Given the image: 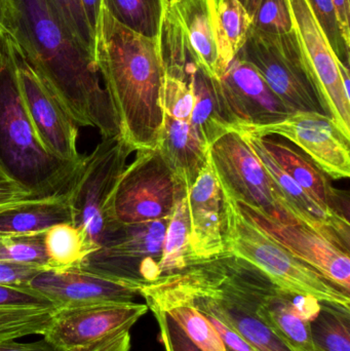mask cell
I'll return each mask as SVG.
<instances>
[{
	"label": "cell",
	"instance_id": "9",
	"mask_svg": "<svg viewBox=\"0 0 350 351\" xmlns=\"http://www.w3.org/2000/svg\"><path fill=\"white\" fill-rule=\"evenodd\" d=\"M146 304L109 302L57 308L43 334L57 351H131V330Z\"/></svg>",
	"mask_w": 350,
	"mask_h": 351
},
{
	"label": "cell",
	"instance_id": "3",
	"mask_svg": "<svg viewBox=\"0 0 350 351\" xmlns=\"http://www.w3.org/2000/svg\"><path fill=\"white\" fill-rule=\"evenodd\" d=\"M95 61L121 138L134 152L158 148L164 112V68L158 37L129 30L102 8L95 31Z\"/></svg>",
	"mask_w": 350,
	"mask_h": 351
},
{
	"label": "cell",
	"instance_id": "11",
	"mask_svg": "<svg viewBox=\"0 0 350 351\" xmlns=\"http://www.w3.org/2000/svg\"><path fill=\"white\" fill-rule=\"evenodd\" d=\"M168 219L119 225L77 268L139 289L154 282L160 276L158 264Z\"/></svg>",
	"mask_w": 350,
	"mask_h": 351
},
{
	"label": "cell",
	"instance_id": "22",
	"mask_svg": "<svg viewBox=\"0 0 350 351\" xmlns=\"http://www.w3.org/2000/svg\"><path fill=\"white\" fill-rule=\"evenodd\" d=\"M71 222L65 193L58 194L0 210V237L43 234L55 225Z\"/></svg>",
	"mask_w": 350,
	"mask_h": 351
},
{
	"label": "cell",
	"instance_id": "20",
	"mask_svg": "<svg viewBox=\"0 0 350 351\" xmlns=\"http://www.w3.org/2000/svg\"><path fill=\"white\" fill-rule=\"evenodd\" d=\"M158 150L177 180L190 190L207 162L208 148L195 133L190 121L164 113Z\"/></svg>",
	"mask_w": 350,
	"mask_h": 351
},
{
	"label": "cell",
	"instance_id": "38",
	"mask_svg": "<svg viewBox=\"0 0 350 351\" xmlns=\"http://www.w3.org/2000/svg\"><path fill=\"white\" fill-rule=\"evenodd\" d=\"M42 269L34 266L0 261V285L26 286Z\"/></svg>",
	"mask_w": 350,
	"mask_h": 351
},
{
	"label": "cell",
	"instance_id": "32",
	"mask_svg": "<svg viewBox=\"0 0 350 351\" xmlns=\"http://www.w3.org/2000/svg\"><path fill=\"white\" fill-rule=\"evenodd\" d=\"M195 93L188 74L164 70L160 88L162 112L180 121H190Z\"/></svg>",
	"mask_w": 350,
	"mask_h": 351
},
{
	"label": "cell",
	"instance_id": "15",
	"mask_svg": "<svg viewBox=\"0 0 350 351\" xmlns=\"http://www.w3.org/2000/svg\"><path fill=\"white\" fill-rule=\"evenodd\" d=\"M219 86L234 121V131L279 123L293 113L238 53L219 80Z\"/></svg>",
	"mask_w": 350,
	"mask_h": 351
},
{
	"label": "cell",
	"instance_id": "26",
	"mask_svg": "<svg viewBox=\"0 0 350 351\" xmlns=\"http://www.w3.org/2000/svg\"><path fill=\"white\" fill-rule=\"evenodd\" d=\"M195 262L197 261L191 250L190 220L186 194L177 202L166 225L162 258L158 264L160 276L180 271Z\"/></svg>",
	"mask_w": 350,
	"mask_h": 351
},
{
	"label": "cell",
	"instance_id": "44",
	"mask_svg": "<svg viewBox=\"0 0 350 351\" xmlns=\"http://www.w3.org/2000/svg\"><path fill=\"white\" fill-rule=\"evenodd\" d=\"M6 0H0V31L2 29L3 23L4 12H5Z\"/></svg>",
	"mask_w": 350,
	"mask_h": 351
},
{
	"label": "cell",
	"instance_id": "39",
	"mask_svg": "<svg viewBox=\"0 0 350 351\" xmlns=\"http://www.w3.org/2000/svg\"><path fill=\"white\" fill-rule=\"evenodd\" d=\"M35 200L0 169V210Z\"/></svg>",
	"mask_w": 350,
	"mask_h": 351
},
{
	"label": "cell",
	"instance_id": "10",
	"mask_svg": "<svg viewBox=\"0 0 350 351\" xmlns=\"http://www.w3.org/2000/svg\"><path fill=\"white\" fill-rule=\"evenodd\" d=\"M208 160L222 193L250 212L295 222L286 212L275 182L238 132H228L212 144Z\"/></svg>",
	"mask_w": 350,
	"mask_h": 351
},
{
	"label": "cell",
	"instance_id": "41",
	"mask_svg": "<svg viewBox=\"0 0 350 351\" xmlns=\"http://www.w3.org/2000/svg\"><path fill=\"white\" fill-rule=\"evenodd\" d=\"M0 351H57L45 339L29 343L8 341L0 343Z\"/></svg>",
	"mask_w": 350,
	"mask_h": 351
},
{
	"label": "cell",
	"instance_id": "17",
	"mask_svg": "<svg viewBox=\"0 0 350 351\" xmlns=\"http://www.w3.org/2000/svg\"><path fill=\"white\" fill-rule=\"evenodd\" d=\"M246 210L268 234L285 245L296 257L333 284L350 292L349 252L303 225L284 222Z\"/></svg>",
	"mask_w": 350,
	"mask_h": 351
},
{
	"label": "cell",
	"instance_id": "8",
	"mask_svg": "<svg viewBox=\"0 0 350 351\" xmlns=\"http://www.w3.org/2000/svg\"><path fill=\"white\" fill-rule=\"evenodd\" d=\"M136 152L135 160L125 167L109 200L113 230L119 225L170 218L177 202L188 192L171 172L158 148Z\"/></svg>",
	"mask_w": 350,
	"mask_h": 351
},
{
	"label": "cell",
	"instance_id": "23",
	"mask_svg": "<svg viewBox=\"0 0 350 351\" xmlns=\"http://www.w3.org/2000/svg\"><path fill=\"white\" fill-rule=\"evenodd\" d=\"M210 22L223 75L246 45L252 16L238 0H207Z\"/></svg>",
	"mask_w": 350,
	"mask_h": 351
},
{
	"label": "cell",
	"instance_id": "12",
	"mask_svg": "<svg viewBox=\"0 0 350 351\" xmlns=\"http://www.w3.org/2000/svg\"><path fill=\"white\" fill-rule=\"evenodd\" d=\"M12 43L23 100L41 143L59 160L82 165L86 156L78 150L79 127L16 43Z\"/></svg>",
	"mask_w": 350,
	"mask_h": 351
},
{
	"label": "cell",
	"instance_id": "4",
	"mask_svg": "<svg viewBox=\"0 0 350 351\" xmlns=\"http://www.w3.org/2000/svg\"><path fill=\"white\" fill-rule=\"evenodd\" d=\"M82 165L59 160L41 143L23 100L12 39L1 29L0 169L34 199H42L64 193Z\"/></svg>",
	"mask_w": 350,
	"mask_h": 351
},
{
	"label": "cell",
	"instance_id": "40",
	"mask_svg": "<svg viewBox=\"0 0 350 351\" xmlns=\"http://www.w3.org/2000/svg\"><path fill=\"white\" fill-rule=\"evenodd\" d=\"M345 43L350 47L349 0H332Z\"/></svg>",
	"mask_w": 350,
	"mask_h": 351
},
{
	"label": "cell",
	"instance_id": "43",
	"mask_svg": "<svg viewBox=\"0 0 350 351\" xmlns=\"http://www.w3.org/2000/svg\"><path fill=\"white\" fill-rule=\"evenodd\" d=\"M242 5L245 6L247 10H248L250 16H254L255 12H256L257 8H258L259 2L260 0H238Z\"/></svg>",
	"mask_w": 350,
	"mask_h": 351
},
{
	"label": "cell",
	"instance_id": "14",
	"mask_svg": "<svg viewBox=\"0 0 350 351\" xmlns=\"http://www.w3.org/2000/svg\"><path fill=\"white\" fill-rule=\"evenodd\" d=\"M292 22L328 117L350 140V95L345 92L338 61L308 0H287Z\"/></svg>",
	"mask_w": 350,
	"mask_h": 351
},
{
	"label": "cell",
	"instance_id": "42",
	"mask_svg": "<svg viewBox=\"0 0 350 351\" xmlns=\"http://www.w3.org/2000/svg\"><path fill=\"white\" fill-rule=\"evenodd\" d=\"M80 1H82V6H84L90 27L95 32L99 16H100L101 10H102V0H80Z\"/></svg>",
	"mask_w": 350,
	"mask_h": 351
},
{
	"label": "cell",
	"instance_id": "6",
	"mask_svg": "<svg viewBox=\"0 0 350 351\" xmlns=\"http://www.w3.org/2000/svg\"><path fill=\"white\" fill-rule=\"evenodd\" d=\"M238 55L256 69L292 112L328 115L295 29L289 33H269L252 26Z\"/></svg>",
	"mask_w": 350,
	"mask_h": 351
},
{
	"label": "cell",
	"instance_id": "18",
	"mask_svg": "<svg viewBox=\"0 0 350 351\" xmlns=\"http://www.w3.org/2000/svg\"><path fill=\"white\" fill-rule=\"evenodd\" d=\"M190 245L195 261L225 253L223 196L209 160L187 192Z\"/></svg>",
	"mask_w": 350,
	"mask_h": 351
},
{
	"label": "cell",
	"instance_id": "27",
	"mask_svg": "<svg viewBox=\"0 0 350 351\" xmlns=\"http://www.w3.org/2000/svg\"><path fill=\"white\" fill-rule=\"evenodd\" d=\"M45 251L49 257V269L77 268L84 258L95 251L86 233L72 223H61L43 233Z\"/></svg>",
	"mask_w": 350,
	"mask_h": 351
},
{
	"label": "cell",
	"instance_id": "29",
	"mask_svg": "<svg viewBox=\"0 0 350 351\" xmlns=\"http://www.w3.org/2000/svg\"><path fill=\"white\" fill-rule=\"evenodd\" d=\"M166 0H102V8L115 21L150 38L160 34Z\"/></svg>",
	"mask_w": 350,
	"mask_h": 351
},
{
	"label": "cell",
	"instance_id": "25",
	"mask_svg": "<svg viewBox=\"0 0 350 351\" xmlns=\"http://www.w3.org/2000/svg\"><path fill=\"white\" fill-rule=\"evenodd\" d=\"M292 296L277 287L261 305L258 315L291 351H318L312 340V323L296 313Z\"/></svg>",
	"mask_w": 350,
	"mask_h": 351
},
{
	"label": "cell",
	"instance_id": "46",
	"mask_svg": "<svg viewBox=\"0 0 350 351\" xmlns=\"http://www.w3.org/2000/svg\"><path fill=\"white\" fill-rule=\"evenodd\" d=\"M318 351H320V350H318Z\"/></svg>",
	"mask_w": 350,
	"mask_h": 351
},
{
	"label": "cell",
	"instance_id": "7",
	"mask_svg": "<svg viewBox=\"0 0 350 351\" xmlns=\"http://www.w3.org/2000/svg\"><path fill=\"white\" fill-rule=\"evenodd\" d=\"M133 152L121 135L101 138L64 192L72 224L86 233L95 251L104 245L113 230L108 216L109 200Z\"/></svg>",
	"mask_w": 350,
	"mask_h": 351
},
{
	"label": "cell",
	"instance_id": "31",
	"mask_svg": "<svg viewBox=\"0 0 350 351\" xmlns=\"http://www.w3.org/2000/svg\"><path fill=\"white\" fill-rule=\"evenodd\" d=\"M201 351H227L213 324L192 306H178L166 313Z\"/></svg>",
	"mask_w": 350,
	"mask_h": 351
},
{
	"label": "cell",
	"instance_id": "2",
	"mask_svg": "<svg viewBox=\"0 0 350 351\" xmlns=\"http://www.w3.org/2000/svg\"><path fill=\"white\" fill-rule=\"evenodd\" d=\"M277 289L246 260L225 252L164 274L140 289L148 309L168 313L192 306L240 335L256 351H291L260 319L259 309Z\"/></svg>",
	"mask_w": 350,
	"mask_h": 351
},
{
	"label": "cell",
	"instance_id": "45",
	"mask_svg": "<svg viewBox=\"0 0 350 351\" xmlns=\"http://www.w3.org/2000/svg\"><path fill=\"white\" fill-rule=\"evenodd\" d=\"M166 1H168V2H170V1H175V0H166Z\"/></svg>",
	"mask_w": 350,
	"mask_h": 351
},
{
	"label": "cell",
	"instance_id": "28",
	"mask_svg": "<svg viewBox=\"0 0 350 351\" xmlns=\"http://www.w3.org/2000/svg\"><path fill=\"white\" fill-rule=\"evenodd\" d=\"M58 307L53 304L0 302V343L29 335H43Z\"/></svg>",
	"mask_w": 350,
	"mask_h": 351
},
{
	"label": "cell",
	"instance_id": "5",
	"mask_svg": "<svg viewBox=\"0 0 350 351\" xmlns=\"http://www.w3.org/2000/svg\"><path fill=\"white\" fill-rule=\"evenodd\" d=\"M223 196L226 251L256 266L286 292L350 309L349 293L296 257L232 198Z\"/></svg>",
	"mask_w": 350,
	"mask_h": 351
},
{
	"label": "cell",
	"instance_id": "36",
	"mask_svg": "<svg viewBox=\"0 0 350 351\" xmlns=\"http://www.w3.org/2000/svg\"><path fill=\"white\" fill-rule=\"evenodd\" d=\"M253 26L269 33L293 31V22L287 0H260L253 16Z\"/></svg>",
	"mask_w": 350,
	"mask_h": 351
},
{
	"label": "cell",
	"instance_id": "16",
	"mask_svg": "<svg viewBox=\"0 0 350 351\" xmlns=\"http://www.w3.org/2000/svg\"><path fill=\"white\" fill-rule=\"evenodd\" d=\"M58 308L109 302H133L140 289L79 268L42 270L26 285Z\"/></svg>",
	"mask_w": 350,
	"mask_h": 351
},
{
	"label": "cell",
	"instance_id": "33",
	"mask_svg": "<svg viewBox=\"0 0 350 351\" xmlns=\"http://www.w3.org/2000/svg\"><path fill=\"white\" fill-rule=\"evenodd\" d=\"M0 261L49 269L43 234L0 237Z\"/></svg>",
	"mask_w": 350,
	"mask_h": 351
},
{
	"label": "cell",
	"instance_id": "34",
	"mask_svg": "<svg viewBox=\"0 0 350 351\" xmlns=\"http://www.w3.org/2000/svg\"><path fill=\"white\" fill-rule=\"evenodd\" d=\"M74 38L94 53L95 32L80 0H47Z\"/></svg>",
	"mask_w": 350,
	"mask_h": 351
},
{
	"label": "cell",
	"instance_id": "13",
	"mask_svg": "<svg viewBox=\"0 0 350 351\" xmlns=\"http://www.w3.org/2000/svg\"><path fill=\"white\" fill-rule=\"evenodd\" d=\"M242 130L259 137L285 138L308 154L331 179L350 177V140L328 115L314 111H297L279 123Z\"/></svg>",
	"mask_w": 350,
	"mask_h": 351
},
{
	"label": "cell",
	"instance_id": "19",
	"mask_svg": "<svg viewBox=\"0 0 350 351\" xmlns=\"http://www.w3.org/2000/svg\"><path fill=\"white\" fill-rule=\"evenodd\" d=\"M254 136L271 160L316 202L349 219V198H345L342 192L332 185L331 178L325 174L308 154L287 140L271 136Z\"/></svg>",
	"mask_w": 350,
	"mask_h": 351
},
{
	"label": "cell",
	"instance_id": "30",
	"mask_svg": "<svg viewBox=\"0 0 350 351\" xmlns=\"http://www.w3.org/2000/svg\"><path fill=\"white\" fill-rule=\"evenodd\" d=\"M320 304V311L310 324L316 350L350 351V309L330 303Z\"/></svg>",
	"mask_w": 350,
	"mask_h": 351
},
{
	"label": "cell",
	"instance_id": "37",
	"mask_svg": "<svg viewBox=\"0 0 350 351\" xmlns=\"http://www.w3.org/2000/svg\"><path fill=\"white\" fill-rule=\"evenodd\" d=\"M160 328V339L164 351H201L183 333L172 317L158 311H151Z\"/></svg>",
	"mask_w": 350,
	"mask_h": 351
},
{
	"label": "cell",
	"instance_id": "24",
	"mask_svg": "<svg viewBox=\"0 0 350 351\" xmlns=\"http://www.w3.org/2000/svg\"><path fill=\"white\" fill-rule=\"evenodd\" d=\"M168 3L180 19L199 68L213 80H221L223 72L214 40L207 0H175Z\"/></svg>",
	"mask_w": 350,
	"mask_h": 351
},
{
	"label": "cell",
	"instance_id": "35",
	"mask_svg": "<svg viewBox=\"0 0 350 351\" xmlns=\"http://www.w3.org/2000/svg\"><path fill=\"white\" fill-rule=\"evenodd\" d=\"M337 59L349 67L350 47L345 43L332 0H308Z\"/></svg>",
	"mask_w": 350,
	"mask_h": 351
},
{
	"label": "cell",
	"instance_id": "1",
	"mask_svg": "<svg viewBox=\"0 0 350 351\" xmlns=\"http://www.w3.org/2000/svg\"><path fill=\"white\" fill-rule=\"evenodd\" d=\"M2 29L78 127L94 128L101 138L121 135L95 56L74 38L47 0H6Z\"/></svg>",
	"mask_w": 350,
	"mask_h": 351
},
{
	"label": "cell",
	"instance_id": "21",
	"mask_svg": "<svg viewBox=\"0 0 350 351\" xmlns=\"http://www.w3.org/2000/svg\"><path fill=\"white\" fill-rule=\"evenodd\" d=\"M188 73L195 99L190 123L209 149L219 138L234 131V121L224 104L219 80L208 76L195 61L189 65Z\"/></svg>",
	"mask_w": 350,
	"mask_h": 351
}]
</instances>
